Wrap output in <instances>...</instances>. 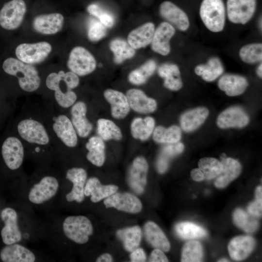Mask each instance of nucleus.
I'll list each match as a JSON object with an SVG mask.
<instances>
[{
	"label": "nucleus",
	"instance_id": "38",
	"mask_svg": "<svg viewBox=\"0 0 262 262\" xmlns=\"http://www.w3.org/2000/svg\"><path fill=\"white\" fill-rule=\"evenodd\" d=\"M109 47L114 54V62L116 64H120L126 60L132 58L135 54V49L127 41L121 38L112 40Z\"/></svg>",
	"mask_w": 262,
	"mask_h": 262
},
{
	"label": "nucleus",
	"instance_id": "50",
	"mask_svg": "<svg viewBox=\"0 0 262 262\" xmlns=\"http://www.w3.org/2000/svg\"><path fill=\"white\" fill-rule=\"evenodd\" d=\"M62 78L58 73L52 72L48 76L46 84L49 89L55 91L60 88V84Z\"/></svg>",
	"mask_w": 262,
	"mask_h": 262
},
{
	"label": "nucleus",
	"instance_id": "44",
	"mask_svg": "<svg viewBox=\"0 0 262 262\" xmlns=\"http://www.w3.org/2000/svg\"><path fill=\"white\" fill-rule=\"evenodd\" d=\"M198 168L203 173L205 179L211 180L216 178L221 173L222 164L220 161L212 157H205L198 162Z\"/></svg>",
	"mask_w": 262,
	"mask_h": 262
},
{
	"label": "nucleus",
	"instance_id": "10",
	"mask_svg": "<svg viewBox=\"0 0 262 262\" xmlns=\"http://www.w3.org/2000/svg\"><path fill=\"white\" fill-rule=\"evenodd\" d=\"M20 136L26 141L40 145H46L49 137L43 125L33 119H24L17 125Z\"/></svg>",
	"mask_w": 262,
	"mask_h": 262
},
{
	"label": "nucleus",
	"instance_id": "16",
	"mask_svg": "<svg viewBox=\"0 0 262 262\" xmlns=\"http://www.w3.org/2000/svg\"><path fill=\"white\" fill-rule=\"evenodd\" d=\"M87 177L86 170L81 167H73L67 171L66 178L73 184L71 191L66 196V199L68 202L81 203L83 201L84 189Z\"/></svg>",
	"mask_w": 262,
	"mask_h": 262
},
{
	"label": "nucleus",
	"instance_id": "19",
	"mask_svg": "<svg viewBox=\"0 0 262 262\" xmlns=\"http://www.w3.org/2000/svg\"><path fill=\"white\" fill-rule=\"evenodd\" d=\"M126 96L131 109L138 113L150 114L154 112L157 109V103L156 100L147 97L144 92L140 89H129Z\"/></svg>",
	"mask_w": 262,
	"mask_h": 262
},
{
	"label": "nucleus",
	"instance_id": "1",
	"mask_svg": "<svg viewBox=\"0 0 262 262\" xmlns=\"http://www.w3.org/2000/svg\"><path fill=\"white\" fill-rule=\"evenodd\" d=\"M2 66L6 73L17 77L19 85L23 90L31 92L39 88L41 80L37 69L33 65L9 57L3 61Z\"/></svg>",
	"mask_w": 262,
	"mask_h": 262
},
{
	"label": "nucleus",
	"instance_id": "36",
	"mask_svg": "<svg viewBox=\"0 0 262 262\" xmlns=\"http://www.w3.org/2000/svg\"><path fill=\"white\" fill-rule=\"evenodd\" d=\"M116 236L122 242L125 249L132 252L139 246L142 231L140 227L134 226L118 230Z\"/></svg>",
	"mask_w": 262,
	"mask_h": 262
},
{
	"label": "nucleus",
	"instance_id": "9",
	"mask_svg": "<svg viewBox=\"0 0 262 262\" xmlns=\"http://www.w3.org/2000/svg\"><path fill=\"white\" fill-rule=\"evenodd\" d=\"M4 226L0 231L3 243L6 245L19 243L22 240V232L18 224V214L13 208L6 207L0 213Z\"/></svg>",
	"mask_w": 262,
	"mask_h": 262
},
{
	"label": "nucleus",
	"instance_id": "35",
	"mask_svg": "<svg viewBox=\"0 0 262 262\" xmlns=\"http://www.w3.org/2000/svg\"><path fill=\"white\" fill-rule=\"evenodd\" d=\"M184 145L180 142L167 144L160 151L156 162V168L160 174L164 173L168 169L171 159L180 154L184 149Z\"/></svg>",
	"mask_w": 262,
	"mask_h": 262
},
{
	"label": "nucleus",
	"instance_id": "29",
	"mask_svg": "<svg viewBox=\"0 0 262 262\" xmlns=\"http://www.w3.org/2000/svg\"><path fill=\"white\" fill-rule=\"evenodd\" d=\"M158 74L164 79V85L171 91H178L183 85L178 66L174 64L164 63L158 69Z\"/></svg>",
	"mask_w": 262,
	"mask_h": 262
},
{
	"label": "nucleus",
	"instance_id": "52",
	"mask_svg": "<svg viewBox=\"0 0 262 262\" xmlns=\"http://www.w3.org/2000/svg\"><path fill=\"white\" fill-rule=\"evenodd\" d=\"M148 261L151 262H168V260L164 251L160 249L155 248L152 251Z\"/></svg>",
	"mask_w": 262,
	"mask_h": 262
},
{
	"label": "nucleus",
	"instance_id": "33",
	"mask_svg": "<svg viewBox=\"0 0 262 262\" xmlns=\"http://www.w3.org/2000/svg\"><path fill=\"white\" fill-rule=\"evenodd\" d=\"M155 126V120L151 116L136 117L131 124V133L134 139L145 141L152 134Z\"/></svg>",
	"mask_w": 262,
	"mask_h": 262
},
{
	"label": "nucleus",
	"instance_id": "28",
	"mask_svg": "<svg viewBox=\"0 0 262 262\" xmlns=\"http://www.w3.org/2000/svg\"><path fill=\"white\" fill-rule=\"evenodd\" d=\"M248 85L246 79L237 74H225L218 82L219 88L230 97L241 95L245 91Z\"/></svg>",
	"mask_w": 262,
	"mask_h": 262
},
{
	"label": "nucleus",
	"instance_id": "57",
	"mask_svg": "<svg viewBox=\"0 0 262 262\" xmlns=\"http://www.w3.org/2000/svg\"><path fill=\"white\" fill-rule=\"evenodd\" d=\"M218 262H229V261L226 259H221L219 261H218Z\"/></svg>",
	"mask_w": 262,
	"mask_h": 262
},
{
	"label": "nucleus",
	"instance_id": "48",
	"mask_svg": "<svg viewBox=\"0 0 262 262\" xmlns=\"http://www.w3.org/2000/svg\"><path fill=\"white\" fill-rule=\"evenodd\" d=\"M54 97L59 105L64 108L71 106L77 99L76 93L71 90L67 89L66 92H64L60 88L55 91Z\"/></svg>",
	"mask_w": 262,
	"mask_h": 262
},
{
	"label": "nucleus",
	"instance_id": "46",
	"mask_svg": "<svg viewBox=\"0 0 262 262\" xmlns=\"http://www.w3.org/2000/svg\"><path fill=\"white\" fill-rule=\"evenodd\" d=\"M106 33V27L98 19L93 18L89 19L87 25V34L90 41H98L104 37Z\"/></svg>",
	"mask_w": 262,
	"mask_h": 262
},
{
	"label": "nucleus",
	"instance_id": "24",
	"mask_svg": "<svg viewBox=\"0 0 262 262\" xmlns=\"http://www.w3.org/2000/svg\"><path fill=\"white\" fill-rule=\"evenodd\" d=\"M255 244V239L250 236L235 237L230 241L228 245L230 257L235 261L243 260L253 251Z\"/></svg>",
	"mask_w": 262,
	"mask_h": 262
},
{
	"label": "nucleus",
	"instance_id": "31",
	"mask_svg": "<svg viewBox=\"0 0 262 262\" xmlns=\"http://www.w3.org/2000/svg\"><path fill=\"white\" fill-rule=\"evenodd\" d=\"M144 233L147 242L155 248H158L164 252L170 250V245L167 237L154 222L148 221L144 226Z\"/></svg>",
	"mask_w": 262,
	"mask_h": 262
},
{
	"label": "nucleus",
	"instance_id": "56",
	"mask_svg": "<svg viewBox=\"0 0 262 262\" xmlns=\"http://www.w3.org/2000/svg\"><path fill=\"white\" fill-rule=\"evenodd\" d=\"M257 74L258 75V76L262 78V64L261 63V64L259 65L257 69Z\"/></svg>",
	"mask_w": 262,
	"mask_h": 262
},
{
	"label": "nucleus",
	"instance_id": "4",
	"mask_svg": "<svg viewBox=\"0 0 262 262\" xmlns=\"http://www.w3.org/2000/svg\"><path fill=\"white\" fill-rule=\"evenodd\" d=\"M96 66L95 57L85 48L77 46L70 51L67 66L71 71L78 76H83L92 73Z\"/></svg>",
	"mask_w": 262,
	"mask_h": 262
},
{
	"label": "nucleus",
	"instance_id": "37",
	"mask_svg": "<svg viewBox=\"0 0 262 262\" xmlns=\"http://www.w3.org/2000/svg\"><path fill=\"white\" fill-rule=\"evenodd\" d=\"M181 137V129L177 125H172L168 128L159 126L155 127L152 133L153 140L160 144L176 143L180 141Z\"/></svg>",
	"mask_w": 262,
	"mask_h": 262
},
{
	"label": "nucleus",
	"instance_id": "7",
	"mask_svg": "<svg viewBox=\"0 0 262 262\" xmlns=\"http://www.w3.org/2000/svg\"><path fill=\"white\" fill-rule=\"evenodd\" d=\"M257 7V0H227V16L231 23L244 25L252 18Z\"/></svg>",
	"mask_w": 262,
	"mask_h": 262
},
{
	"label": "nucleus",
	"instance_id": "6",
	"mask_svg": "<svg viewBox=\"0 0 262 262\" xmlns=\"http://www.w3.org/2000/svg\"><path fill=\"white\" fill-rule=\"evenodd\" d=\"M52 50L51 45L46 41L22 43L15 49L17 58L23 63L33 65L44 61Z\"/></svg>",
	"mask_w": 262,
	"mask_h": 262
},
{
	"label": "nucleus",
	"instance_id": "11",
	"mask_svg": "<svg viewBox=\"0 0 262 262\" xmlns=\"http://www.w3.org/2000/svg\"><path fill=\"white\" fill-rule=\"evenodd\" d=\"M148 165L147 161L142 156L136 157L130 167L127 175L128 183L138 194L144 191L147 180Z\"/></svg>",
	"mask_w": 262,
	"mask_h": 262
},
{
	"label": "nucleus",
	"instance_id": "40",
	"mask_svg": "<svg viewBox=\"0 0 262 262\" xmlns=\"http://www.w3.org/2000/svg\"><path fill=\"white\" fill-rule=\"evenodd\" d=\"M156 67V62L154 60H149L139 67L131 71L128 75V80L134 85L143 84L153 74Z\"/></svg>",
	"mask_w": 262,
	"mask_h": 262
},
{
	"label": "nucleus",
	"instance_id": "54",
	"mask_svg": "<svg viewBox=\"0 0 262 262\" xmlns=\"http://www.w3.org/2000/svg\"><path fill=\"white\" fill-rule=\"evenodd\" d=\"M191 177L196 181H200L205 179L201 170L198 168H194L191 172Z\"/></svg>",
	"mask_w": 262,
	"mask_h": 262
},
{
	"label": "nucleus",
	"instance_id": "53",
	"mask_svg": "<svg viewBox=\"0 0 262 262\" xmlns=\"http://www.w3.org/2000/svg\"><path fill=\"white\" fill-rule=\"evenodd\" d=\"M130 258L132 262H143L146 261V255L142 248H137L131 252Z\"/></svg>",
	"mask_w": 262,
	"mask_h": 262
},
{
	"label": "nucleus",
	"instance_id": "26",
	"mask_svg": "<svg viewBox=\"0 0 262 262\" xmlns=\"http://www.w3.org/2000/svg\"><path fill=\"white\" fill-rule=\"evenodd\" d=\"M155 30L153 23H145L128 34L127 42L134 49L145 48L151 44Z\"/></svg>",
	"mask_w": 262,
	"mask_h": 262
},
{
	"label": "nucleus",
	"instance_id": "20",
	"mask_svg": "<svg viewBox=\"0 0 262 262\" xmlns=\"http://www.w3.org/2000/svg\"><path fill=\"white\" fill-rule=\"evenodd\" d=\"M103 96L111 106V115L114 118L122 119L127 116L131 108L126 95L116 90L107 89Z\"/></svg>",
	"mask_w": 262,
	"mask_h": 262
},
{
	"label": "nucleus",
	"instance_id": "17",
	"mask_svg": "<svg viewBox=\"0 0 262 262\" xmlns=\"http://www.w3.org/2000/svg\"><path fill=\"white\" fill-rule=\"evenodd\" d=\"M64 23V17L59 13L42 14L35 16L33 21L34 30L45 35L54 34L59 32Z\"/></svg>",
	"mask_w": 262,
	"mask_h": 262
},
{
	"label": "nucleus",
	"instance_id": "49",
	"mask_svg": "<svg viewBox=\"0 0 262 262\" xmlns=\"http://www.w3.org/2000/svg\"><path fill=\"white\" fill-rule=\"evenodd\" d=\"M58 74L66 83L67 89L71 90L77 87L80 82L78 76L72 71L65 73L64 71H59Z\"/></svg>",
	"mask_w": 262,
	"mask_h": 262
},
{
	"label": "nucleus",
	"instance_id": "22",
	"mask_svg": "<svg viewBox=\"0 0 262 262\" xmlns=\"http://www.w3.org/2000/svg\"><path fill=\"white\" fill-rule=\"evenodd\" d=\"M53 129L57 137L67 147H73L78 143L77 132L71 121L65 115H59L53 124Z\"/></svg>",
	"mask_w": 262,
	"mask_h": 262
},
{
	"label": "nucleus",
	"instance_id": "34",
	"mask_svg": "<svg viewBox=\"0 0 262 262\" xmlns=\"http://www.w3.org/2000/svg\"><path fill=\"white\" fill-rule=\"evenodd\" d=\"M85 147L88 150L87 159L95 166H102L105 160L104 140L98 136H92L86 143Z\"/></svg>",
	"mask_w": 262,
	"mask_h": 262
},
{
	"label": "nucleus",
	"instance_id": "51",
	"mask_svg": "<svg viewBox=\"0 0 262 262\" xmlns=\"http://www.w3.org/2000/svg\"><path fill=\"white\" fill-rule=\"evenodd\" d=\"M247 211L249 213L255 217H261L262 211V197H255V200L248 205Z\"/></svg>",
	"mask_w": 262,
	"mask_h": 262
},
{
	"label": "nucleus",
	"instance_id": "3",
	"mask_svg": "<svg viewBox=\"0 0 262 262\" xmlns=\"http://www.w3.org/2000/svg\"><path fill=\"white\" fill-rule=\"evenodd\" d=\"M62 228L66 237L78 244L86 243L93 233L91 222L83 215L67 216L62 223Z\"/></svg>",
	"mask_w": 262,
	"mask_h": 262
},
{
	"label": "nucleus",
	"instance_id": "5",
	"mask_svg": "<svg viewBox=\"0 0 262 262\" xmlns=\"http://www.w3.org/2000/svg\"><path fill=\"white\" fill-rule=\"evenodd\" d=\"M26 9L24 0H10L6 2L0 10V26L8 31L17 29L22 23Z\"/></svg>",
	"mask_w": 262,
	"mask_h": 262
},
{
	"label": "nucleus",
	"instance_id": "45",
	"mask_svg": "<svg viewBox=\"0 0 262 262\" xmlns=\"http://www.w3.org/2000/svg\"><path fill=\"white\" fill-rule=\"evenodd\" d=\"M203 248L200 242L191 240L187 242L182 249L181 262H198L202 261Z\"/></svg>",
	"mask_w": 262,
	"mask_h": 262
},
{
	"label": "nucleus",
	"instance_id": "43",
	"mask_svg": "<svg viewBox=\"0 0 262 262\" xmlns=\"http://www.w3.org/2000/svg\"><path fill=\"white\" fill-rule=\"evenodd\" d=\"M239 57L243 62L253 64L262 62V44L253 43L242 46L239 51Z\"/></svg>",
	"mask_w": 262,
	"mask_h": 262
},
{
	"label": "nucleus",
	"instance_id": "8",
	"mask_svg": "<svg viewBox=\"0 0 262 262\" xmlns=\"http://www.w3.org/2000/svg\"><path fill=\"white\" fill-rule=\"evenodd\" d=\"M59 187V182L55 177L44 176L30 188L28 199L35 205L43 204L56 195Z\"/></svg>",
	"mask_w": 262,
	"mask_h": 262
},
{
	"label": "nucleus",
	"instance_id": "2",
	"mask_svg": "<svg viewBox=\"0 0 262 262\" xmlns=\"http://www.w3.org/2000/svg\"><path fill=\"white\" fill-rule=\"evenodd\" d=\"M199 13L203 23L208 30L213 33L223 30L227 16L223 0H202Z\"/></svg>",
	"mask_w": 262,
	"mask_h": 262
},
{
	"label": "nucleus",
	"instance_id": "14",
	"mask_svg": "<svg viewBox=\"0 0 262 262\" xmlns=\"http://www.w3.org/2000/svg\"><path fill=\"white\" fill-rule=\"evenodd\" d=\"M175 33L174 27L167 22L161 23L155 29L151 42L153 51L163 56H166L171 51L170 41Z\"/></svg>",
	"mask_w": 262,
	"mask_h": 262
},
{
	"label": "nucleus",
	"instance_id": "23",
	"mask_svg": "<svg viewBox=\"0 0 262 262\" xmlns=\"http://www.w3.org/2000/svg\"><path fill=\"white\" fill-rule=\"evenodd\" d=\"M86 105L82 101L74 104L71 109V122L78 135L82 138L88 136L93 128L86 117Z\"/></svg>",
	"mask_w": 262,
	"mask_h": 262
},
{
	"label": "nucleus",
	"instance_id": "47",
	"mask_svg": "<svg viewBox=\"0 0 262 262\" xmlns=\"http://www.w3.org/2000/svg\"><path fill=\"white\" fill-rule=\"evenodd\" d=\"M87 11L91 15L97 17L105 27L111 28L114 25L115 19L113 16L103 10L97 4H92L89 5Z\"/></svg>",
	"mask_w": 262,
	"mask_h": 262
},
{
	"label": "nucleus",
	"instance_id": "25",
	"mask_svg": "<svg viewBox=\"0 0 262 262\" xmlns=\"http://www.w3.org/2000/svg\"><path fill=\"white\" fill-rule=\"evenodd\" d=\"M220 162L222 169L216 178L214 185L217 188H223L238 177L241 171V165L236 160L227 158L225 155L221 157Z\"/></svg>",
	"mask_w": 262,
	"mask_h": 262
},
{
	"label": "nucleus",
	"instance_id": "21",
	"mask_svg": "<svg viewBox=\"0 0 262 262\" xmlns=\"http://www.w3.org/2000/svg\"><path fill=\"white\" fill-rule=\"evenodd\" d=\"M0 258L3 262H34L36 260L33 251L18 243L3 247L0 252Z\"/></svg>",
	"mask_w": 262,
	"mask_h": 262
},
{
	"label": "nucleus",
	"instance_id": "41",
	"mask_svg": "<svg viewBox=\"0 0 262 262\" xmlns=\"http://www.w3.org/2000/svg\"><path fill=\"white\" fill-rule=\"evenodd\" d=\"M250 213L242 209H236L233 213L234 223L247 233L254 232L259 227L257 220Z\"/></svg>",
	"mask_w": 262,
	"mask_h": 262
},
{
	"label": "nucleus",
	"instance_id": "55",
	"mask_svg": "<svg viewBox=\"0 0 262 262\" xmlns=\"http://www.w3.org/2000/svg\"><path fill=\"white\" fill-rule=\"evenodd\" d=\"M113 261L112 256L109 253H104L99 256L96 262H111Z\"/></svg>",
	"mask_w": 262,
	"mask_h": 262
},
{
	"label": "nucleus",
	"instance_id": "12",
	"mask_svg": "<svg viewBox=\"0 0 262 262\" xmlns=\"http://www.w3.org/2000/svg\"><path fill=\"white\" fill-rule=\"evenodd\" d=\"M160 16L180 31H186L190 27V21L187 14L172 1L164 0L159 5Z\"/></svg>",
	"mask_w": 262,
	"mask_h": 262
},
{
	"label": "nucleus",
	"instance_id": "32",
	"mask_svg": "<svg viewBox=\"0 0 262 262\" xmlns=\"http://www.w3.org/2000/svg\"><path fill=\"white\" fill-rule=\"evenodd\" d=\"M195 73L202 79L208 82L215 80L224 72L222 63L218 57H212L208 59L206 64L196 66L194 69Z\"/></svg>",
	"mask_w": 262,
	"mask_h": 262
},
{
	"label": "nucleus",
	"instance_id": "13",
	"mask_svg": "<svg viewBox=\"0 0 262 262\" xmlns=\"http://www.w3.org/2000/svg\"><path fill=\"white\" fill-rule=\"evenodd\" d=\"M1 154L4 162L11 170L19 168L24 159V148L21 141L15 137H9L3 142Z\"/></svg>",
	"mask_w": 262,
	"mask_h": 262
},
{
	"label": "nucleus",
	"instance_id": "42",
	"mask_svg": "<svg viewBox=\"0 0 262 262\" xmlns=\"http://www.w3.org/2000/svg\"><path fill=\"white\" fill-rule=\"evenodd\" d=\"M175 230L177 234L183 239L201 238L207 235V231L203 228L189 222L177 224Z\"/></svg>",
	"mask_w": 262,
	"mask_h": 262
},
{
	"label": "nucleus",
	"instance_id": "15",
	"mask_svg": "<svg viewBox=\"0 0 262 262\" xmlns=\"http://www.w3.org/2000/svg\"><path fill=\"white\" fill-rule=\"evenodd\" d=\"M104 204L106 208L114 207L119 211L133 213L140 212L142 208L140 200L128 193H115L107 197Z\"/></svg>",
	"mask_w": 262,
	"mask_h": 262
},
{
	"label": "nucleus",
	"instance_id": "30",
	"mask_svg": "<svg viewBox=\"0 0 262 262\" xmlns=\"http://www.w3.org/2000/svg\"><path fill=\"white\" fill-rule=\"evenodd\" d=\"M209 114L208 109L202 107L184 113L180 118L182 129L185 132L196 130L204 122Z\"/></svg>",
	"mask_w": 262,
	"mask_h": 262
},
{
	"label": "nucleus",
	"instance_id": "27",
	"mask_svg": "<svg viewBox=\"0 0 262 262\" xmlns=\"http://www.w3.org/2000/svg\"><path fill=\"white\" fill-rule=\"evenodd\" d=\"M118 186L115 185H102L96 177L88 179L84 189V196H90L94 203L98 202L116 192Z\"/></svg>",
	"mask_w": 262,
	"mask_h": 262
},
{
	"label": "nucleus",
	"instance_id": "18",
	"mask_svg": "<svg viewBox=\"0 0 262 262\" xmlns=\"http://www.w3.org/2000/svg\"><path fill=\"white\" fill-rule=\"evenodd\" d=\"M249 122L247 114L240 107H231L223 111L218 115L216 123L221 129L242 128Z\"/></svg>",
	"mask_w": 262,
	"mask_h": 262
},
{
	"label": "nucleus",
	"instance_id": "39",
	"mask_svg": "<svg viewBox=\"0 0 262 262\" xmlns=\"http://www.w3.org/2000/svg\"><path fill=\"white\" fill-rule=\"evenodd\" d=\"M97 124V133L104 141H119L122 139V133L120 128L113 121L109 119L99 118Z\"/></svg>",
	"mask_w": 262,
	"mask_h": 262
}]
</instances>
